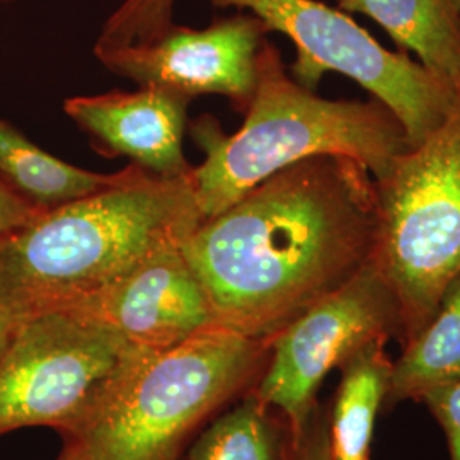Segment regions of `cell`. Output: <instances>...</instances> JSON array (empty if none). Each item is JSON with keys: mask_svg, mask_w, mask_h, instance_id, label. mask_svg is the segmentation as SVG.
I'll return each instance as SVG.
<instances>
[{"mask_svg": "<svg viewBox=\"0 0 460 460\" xmlns=\"http://www.w3.org/2000/svg\"><path fill=\"white\" fill-rule=\"evenodd\" d=\"M102 174L68 164L0 119V180L40 212L60 208L125 181L135 169Z\"/></svg>", "mask_w": 460, "mask_h": 460, "instance_id": "13", "label": "cell"}, {"mask_svg": "<svg viewBox=\"0 0 460 460\" xmlns=\"http://www.w3.org/2000/svg\"><path fill=\"white\" fill-rule=\"evenodd\" d=\"M387 341L365 346L341 367V382L328 411L332 460H370V442L385 404L393 360Z\"/></svg>", "mask_w": 460, "mask_h": 460, "instance_id": "14", "label": "cell"}, {"mask_svg": "<svg viewBox=\"0 0 460 460\" xmlns=\"http://www.w3.org/2000/svg\"><path fill=\"white\" fill-rule=\"evenodd\" d=\"M191 99L157 85L66 99L64 111L106 157H127L152 174L180 178L193 171L182 138Z\"/></svg>", "mask_w": 460, "mask_h": 460, "instance_id": "11", "label": "cell"}, {"mask_svg": "<svg viewBox=\"0 0 460 460\" xmlns=\"http://www.w3.org/2000/svg\"><path fill=\"white\" fill-rule=\"evenodd\" d=\"M288 454L285 421L249 391L201 431L186 460H288Z\"/></svg>", "mask_w": 460, "mask_h": 460, "instance_id": "16", "label": "cell"}, {"mask_svg": "<svg viewBox=\"0 0 460 460\" xmlns=\"http://www.w3.org/2000/svg\"><path fill=\"white\" fill-rule=\"evenodd\" d=\"M144 353L72 314L22 321L0 351V437L28 427L79 433Z\"/></svg>", "mask_w": 460, "mask_h": 460, "instance_id": "6", "label": "cell"}, {"mask_svg": "<svg viewBox=\"0 0 460 460\" xmlns=\"http://www.w3.org/2000/svg\"><path fill=\"white\" fill-rule=\"evenodd\" d=\"M376 234L374 176L351 159L315 155L205 218L181 251L215 324L271 341L368 263Z\"/></svg>", "mask_w": 460, "mask_h": 460, "instance_id": "1", "label": "cell"}, {"mask_svg": "<svg viewBox=\"0 0 460 460\" xmlns=\"http://www.w3.org/2000/svg\"><path fill=\"white\" fill-rule=\"evenodd\" d=\"M58 460H66V459H64V457H62V456H60V459Z\"/></svg>", "mask_w": 460, "mask_h": 460, "instance_id": "24", "label": "cell"}, {"mask_svg": "<svg viewBox=\"0 0 460 460\" xmlns=\"http://www.w3.org/2000/svg\"><path fill=\"white\" fill-rule=\"evenodd\" d=\"M270 341L210 324L180 345L144 353L85 427L66 438V460H178L214 412L249 393Z\"/></svg>", "mask_w": 460, "mask_h": 460, "instance_id": "4", "label": "cell"}, {"mask_svg": "<svg viewBox=\"0 0 460 460\" xmlns=\"http://www.w3.org/2000/svg\"><path fill=\"white\" fill-rule=\"evenodd\" d=\"M178 0H123L106 19L94 49L147 45L174 26Z\"/></svg>", "mask_w": 460, "mask_h": 460, "instance_id": "17", "label": "cell"}, {"mask_svg": "<svg viewBox=\"0 0 460 460\" xmlns=\"http://www.w3.org/2000/svg\"><path fill=\"white\" fill-rule=\"evenodd\" d=\"M376 195L372 261L397 298L404 346L460 275V91L444 123L376 180Z\"/></svg>", "mask_w": 460, "mask_h": 460, "instance_id": "5", "label": "cell"}, {"mask_svg": "<svg viewBox=\"0 0 460 460\" xmlns=\"http://www.w3.org/2000/svg\"><path fill=\"white\" fill-rule=\"evenodd\" d=\"M454 2H456V4H457V5L460 7V0H454Z\"/></svg>", "mask_w": 460, "mask_h": 460, "instance_id": "22", "label": "cell"}, {"mask_svg": "<svg viewBox=\"0 0 460 460\" xmlns=\"http://www.w3.org/2000/svg\"><path fill=\"white\" fill-rule=\"evenodd\" d=\"M401 348L391 368L385 406L421 402L428 393L460 382V275L431 321Z\"/></svg>", "mask_w": 460, "mask_h": 460, "instance_id": "15", "label": "cell"}, {"mask_svg": "<svg viewBox=\"0 0 460 460\" xmlns=\"http://www.w3.org/2000/svg\"><path fill=\"white\" fill-rule=\"evenodd\" d=\"M4 2H11V0H0V4H4Z\"/></svg>", "mask_w": 460, "mask_h": 460, "instance_id": "23", "label": "cell"}, {"mask_svg": "<svg viewBox=\"0 0 460 460\" xmlns=\"http://www.w3.org/2000/svg\"><path fill=\"white\" fill-rule=\"evenodd\" d=\"M140 351H163L214 324L181 244L164 247L72 311Z\"/></svg>", "mask_w": 460, "mask_h": 460, "instance_id": "10", "label": "cell"}, {"mask_svg": "<svg viewBox=\"0 0 460 460\" xmlns=\"http://www.w3.org/2000/svg\"><path fill=\"white\" fill-rule=\"evenodd\" d=\"M201 222L193 171L164 178L135 165L125 181L0 239V302L22 319L72 311Z\"/></svg>", "mask_w": 460, "mask_h": 460, "instance_id": "2", "label": "cell"}, {"mask_svg": "<svg viewBox=\"0 0 460 460\" xmlns=\"http://www.w3.org/2000/svg\"><path fill=\"white\" fill-rule=\"evenodd\" d=\"M288 460H332L329 444L328 411L315 408L304 435L290 442Z\"/></svg>", "mask_w": 460, "mask_h": 460, "instance_id": "19", "label": "cell"}, {"mask_svg": "<svg viewBox=\"0 0 460 460\" xmlns=\"http://www.w3.org/2000/svg\"><path fill=\"white\" fill-rule=\"evenodd\" d=\"M348 14L376 21L401 51H411L420 66L460 91V7L454 0H338Z\"/></svg>", "mask_w": 460, "mask_h": 460, "instance_id": "12", "label": "cell"}, {"mask_svg": "<svg viewBox=\"0 0 460 460\" xmlns=\"http://www.w3.org/2000/svg\"><path fill=\"white\" fill-rule=\"evenodd\" d=\"M389 340L401 341L399 304L370 258L353 279L270 341L264 370L251 393L279 414L296 442L319 406L317 391L329 372L365 346Z\"/></svg>", "mask_w": 460, "mask_h": 460, "instance_id": "8", "label": "cell"}, {"mask_svg": "<svg viewBox=\"0 0 460 460\" xmlns=\"http://www.w3.org/2000/svg\"><path fill=\"white\" fill-rule=\"evenodd\" d=\"M243 127L232 135L205 116L191 125L205 161L193 169L203 220L224 212L287 165L315 155H338L384 178L412 147L394 113L380 101L321 98L296 83L279 49L264 41L258 84Z\"/></svg>", "mask_w": 460, "mask_h": 460, "instance_id": "3", "label": "cell"}, {"mask_svg": "<svg viewBox=\"0 0 460 460\" xmlns=\"http://www.w3.org/2000/svg\"><path fill=\"white\" fill-rule=\"evenodd\" d=\"M421 402L444 429L450 460H460V382L428 393Z\"/></svg>", "mask_w": 460, "mask_h": 460, "instance_id": "18", "label": "cell"}, {"mask_svg": "<svg viewBox=\"0 0 460 460\" xmlns=\"http://www.w3.org/2000/svg\"><path fill=\"white\" fill-rule=\"evenodd\" d=\"M40 214L43 212L36 210L0 180V239L26 227Z\"/></svg>", "mask_w": 460, "mask_h": 460, "instance_id": "20", "label": "cell"}, {"mask_svg": "<svg viewBox=\"0 0 460 460\" xmlns=\"http://www.w3.org/2000/svg\"><path fill=\"white\" fill-rule=\"evenodd\" d=\"M215 7H235L263 21L270 33L287 36L296 49L290 74L315 91L328 72L362 85L401 121L412 146L444 123L456 93L406 51L384 49L341 9L319 0H208Z\"/></svg>", "mask_w": 460, "mask_h": 460, "instance_id": "7", "label": "cell"}, {"mask_svg": "<svg viewBox=\"0 0 460 460\" xmlns=\"http://www.w3.org/2000/svg\"><path fill=\"white\" fill-rule=\"evenodd\" d=\"M268 33L260 17L241 11L201 30L174 24L147 45L94 49V55L110 72L138 85L164 87L190 99L226 96L244 115Z\"/></svg>", "mask_w": 460, "mask_h": 460, "instance_id": "9", "label": "cell"}, {"mask_svg": "<svg viewBox=\"0 0 460 460\" xmlns=\"http://www.w3.org/2000/svg\"><path fill=\"white\" fill-rule=\"evenodd\" d=\"M22 321L26 319H22L19 314L0 302V351L11 341V338L14 336L16 329L21 326Z\"/></svg>", "mask_w": 460, "mask_h": 460, "instance_id": "21", "label": "cell"}]
</instances>
